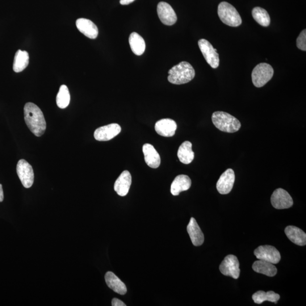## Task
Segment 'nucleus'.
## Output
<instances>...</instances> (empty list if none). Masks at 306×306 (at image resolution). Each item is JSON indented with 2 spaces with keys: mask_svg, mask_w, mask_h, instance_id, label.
I'll use <instances>...</instances> for the list:
<instances>
[{
  "mask_svg": "<svg viewBox=\"0 0 306 306\" xmlns=\"http://www.w3.org/2000/svg\"><path fill=\"white\" fill-rule=\"evenodd\" d=\"M25 123L30 131L37 137L44 135L46 122L43 113L35 104L28 102L24 107Z\"/></svg>",
  "mask_w": 306,
  "mask_h": 306,
  "instance_id": "f257e3e1",
  "label": "nucleus"
},
{
  "mask_svg": "<svg viewBox=\"0 0 306 306\" xmlns=\"http://www.w3.org/2000/svg\"><path fill=\"white\" fill-rule=\"evenodd\" d=\"M168 81L175 85L185 84L195 76V70L187 61H182L169 71Z\"/></svg>",
  "mask_w": 306,
  "mask_h": 306,
  "instance_id": "f03ea898",
  "label": "nucleus"
},
{
  "mask_svg": "<svg viewBox=\"0 0 306 306\" xmlns=\"http://www.w3.org/2000/svg\"><path fill=\"white\" fill-rule=\"evenodd\" d=\"M212 122L216 127L221 131L227 133H234L240 130L241 124L236 117L223 111L214 112Z\"/></svg>",
  "mask_w": 306,
  "mask_h": 306,
  "instance_id": "7ed1b4c3",
  "label": "nucleus"
},
{
  "mask_svg": "<svg viewBox=\"0 0 306 306\" xmlns=\"http://www.w3.org/2000/svg\"><path fill=\"white\" fill-rule=\"evenodd\" d=\"M218 14L221 21L229 26L238 27L242 24L240 14L236 8L227 2H222L219 4Z\"/></svg>",
  "mask_w": 306,
  "mask_h": 306,
  "instance_id": "20e7f679",
  "label": "nucleus"
},
{
  "mask_svg": "<svg viewBox=\"0 0 306 306\" xmlns=\"http://www.w3.org/2000/svg\"><path fill=\"white\" fill-rule=\"evenodd\" d=\"M272 66L267 63H261L256 66L252 73V80L255 86L262 87L269 82L274 76Z\"/></svg>",
  "mask_w": 306,
  "mask_h": 306,
  "instance_id": "39448f33",
  "label": "nucleus"
},
{
  "mask_svg": "<svg viewBox=\"0 0 306 306\" xmlns=\"http://www.w3.org/2000/svg\"><path fill=\"white\" fill-rule=\"evenodd\" d=\"M240 266V262L236 256L229 255L221 263L220 270L222 275L238 279L241 273Z\"/></svg>",
  "mask_w": 306,
  "mask_h": 306,
  "instance_id": "423d86ee",
  "label": "nucleus"
},
{
  "mask_svg": "<svg viewBox=\"0 0 306 306\" xmlns=\"http://www.w3.org/2000/svg\"><path fill=\"white\" fill-rule=\"evenodd\" d=\"M16 173L24 188H30L34 181V173L32 167L24 159H20L16 165Z\"/></svg>",
  "mask_w": 306,
  "mask_h": 306,
  "instance_id": "0eeeda50",
  "label": "nucleus"
},
{
  "mask_svg": "<svg viewBox=\"0 0 306 306\" xmlns=\"http://www.w3.org/2000/svg\"><path fill=\"white\" fill-rule=\"evenodd\" d=\"M198 44L208 64L214 69L218 68L220 64L219 54L215 51V48L209 41L204 39H200Z\"/></svg>",
  "mask_w": 306,
  "mask_h": 306,
  "instance_id": "6e6552de",
  "label": "nucleus"
},
{
  "mask_svg": "<svg viewBox=\"0 0 306 306\" xmlns=\"http://www.w3.org/2000/svg\"><path fill=\"white\" fill-rule=\"evenodd\" d=\"M254 255L259 260L273 264H278L281 260L279 251L275 247L270 245L259 246L254 251Z\"/></svg>",
  "mask_w": 306,
  "mask_h": 306,
  "instance_id": "1a4fd4ad",
  "label": "nucleus"
},
{
  "mask_svg": "<svg viewBox=\"0 0 306 306\" xmlns=\"http://www.w3.org/2000/svg\"><path fill=\"white\" fill-rule=\"evenodd\" d=\"M271 201L272 206L277 209L290 208L293 205L291 196L283 188H278L274 192Z\"/></svg>",
  "mask_w": 306,
  "mask_h": 306,
  "instance_id": "9d476101",
  "label": "nucleus"
},
{
  "mask_svg": "<svg viewBox=\"0 0 306 306\" xmlns=\"http://www.w3.org/2000/svg\"><path fill=\"white\" fill-rule=\"evenodd\" d=\"M157 13L161 22L167 26H172L177 21V14L168 3L159 2L157 6Z\"/></svg>",
  "mask_w": 306,
  "mask_h": 306,
  "instance_id": "9b49d317",
  "label": "nucleus"
},
{
  "mask_svg": "<svg viewBox=\"0 0 306 306\" xmlns=\"http://www.w3.org/2000/svg\"><path fill=\"white\" fill-rule=\"evenodd\" d=\"M121 131V128L119 124H111L96 129L94 136L96 140L107 141L118 135Z\"/></svg>",
  "mask_w": 306,
  "mask_h": 306,
  "instance_id": "f8f14e48",
  "label": "nucleus"
},
{
  "mask_svg": "<svg viewBox=\"0 0 306 306\" xmlns=\"http://www.w3.org/2000/svg\"><path fill=\"white\" fill-rule=\"evenodd\" d=\"M234 171L232 169L226 170L217 183V189L220 194L226 195L232 191L235 182Z\"/></svg>",
  "mask_w": 306,
  "mask_h": 306,
  "instance_id": "ddd939ff",
  "label": "nucleus"
},
{
  "mask_svg": "<svg viewBox=\"0 0 306 306\" xmlns=\"http://www.w3.org/2000/svg\"><path fill=\"white\" fill-rule=\"evenodd\" d=\"M177 129V124L171 119H163L157 121L155 125V130L163 137H173Z\"/></svg>",
  "mask_w": 306,
  "mask_h": 306,
  "instance_id": "4468645a",
  "label": "nucleus"
},
{
  "mask_svg": "<svg viewBox=\"0 0 306 306\" xmlns=\"http://www.w3.org/2000/svg\"><path fill=\"white\" fill-rule=\"evenodd\" d=\"M132 184L131 174L127 170L124 171L117 179L114 184V190L117 195L125 196L128 194Z\"/></svg>",
  "mask_w": 306,
  "mask_h": 306,
  "instance_id": "2eb2a0df",
  "label": "nucleus"
},
{
  "mask_svg": "<svg viewBox=\"0 0 306 306\" xmlns=\"http://www.w3.org/2000/svg\"><path fill=\"white\" fill-rule=\"evenodd\" d=\"M78 30L83 35L91 39H95L98 35V28L91 20L86 18H79L76 20Z\"/></svg>",
  "mask_w": 306,
  "mask_h": 306,
  "instance_id": "dca6fc26",
  "label": "nucleus"
},
{
  "mask_svg": "<svg viewBox=\"0 0 306 306\" xmlns=\"http://www.w3.org/2000/svg\"><path fill=\"white\" fill-rule=\"evenodd\" d=\"M145 161L151 168L157 169L160 166L161 157L154 146L149 144H145L142 147Z\"/></svg>",
  "mask_w": 306,
  "mask_h": 306,
  "instance_id": "f3484780",
  "label": "nucleus"
},
{
  "mask_svg": "<svg viewBox=\"0 0 306 306\" xmlns=\"http://www.w3.org/2000/svg\"><path fill=\"white\" fill-rule=\"evenodd\" d=\"M187 229L193 245L195 246H200L203 244L204 242V234L201 231L194 218H191Z\"/></svg>",
  "mask_w": 306,
  "mask_h": 306,
  "instance_id": "a211bd4d",
  "label": "nucleus"
},
{
  "mask_svg": "<svg viewBox=\"0 0 306 306\" xmlns=\"http://www.w3.org/2000/svg\"><path fill=\"white\" fill-rule=\"evenodd\" d=\"M191 184V180L187 175H180L177 176L171 184V194L174 196H178L180 192L189 190Z\"/></svg>",
  "mask_w": 306,
  "mask_h": 306,
  "instance_id": "6ab92c4d",
  "label": "nucleus"
},
{
  "mask_svg": "<svg viewBox=\"0 0 306 306\" xmlns=\"http://www.w3.org/2000/svg\"><path fill=\"white\" fill-rule=\"evenodd\" d=\"M105 281L107 286L117 294L125 295L127 292L126 285L112 272H108L105 275Z\"/></svg>",
  "mask_w": 306,
  "mask_h": 306,
  "instance_id": "aec40b11",
  "label": "nucleus"
},
{
  "mask_svg": "<svg viewBox=\"0 0 306 306\" xmlns=\"http://www.w3.org/2000/svg\"><path fill=\"white\" fill-rule=\"evenodd\" d=\"M289 240L295 244L300 246H304L306 244V234L301 229L294 226H288L285 230Z\"/></svg>",
  "mask_w": 306,
  "mask_h": 306,
  "instance_id": "412c9836",
  "label": "nucleus"
},
{
  "mask_svg": "<svg viewBox=\"0 0 306 306\" xmlns=\"http://www.w3.org/2000/svg\"><path fill=\"white\" fill-rule=\"evenodd\" d=\"M192 143L190 141H185L181 145L178 151V157L179 161L184 164H190L195 157V153L192 149Z\"/></svg>",
  "mask_w": 306,
  "mask_h": 306,
  "instance_id": "4be33fe9",
  "label": "nucleus"
},
{
  "mask_svg": "<svg viewBox=\"0 0 306 306\" xmlns=\"http://www.w3.org/2000/svg\"><path fill=\"white\" fill-rule=\"evenodd\" d=\"M129 42L132 52L137 56H141L145 51V40L141 35L134 32L129 36Z\"/></svg>",
  "mask_w": 306,
  "mask_h": 306,
  "instance_id": "5701e85b",
  "label": "nucleus"
},
{
  "mask_svg": "<svg viewBox=\"0 0 306 306\" xmlns=\"http://www.w3.org/2000/svg\"><path fill=\"white\" fill-rule=\"evenodd\" d=\"M253 269L257 273L269 277H274L278 273V269L273 264L261 260L253 264Z\"/></svg>",
  "mask_w": 306,
  "mask_h": 306,
  "instance_id": "b1692460",
  "label": "nucleus"
},
{
  "mask_svg": "<svg viewBox=\"0 0 306 306\" xmlns=\"http://www.w3.org/2000/svg\"><path fill=\"white\" fill-rule=\"evenodd\" d=\"M29 54L27 51L19 49L16 52L12 69L16 73L22 72L29 64Z\"/></svg>",
  "mask_w": 306,
  "mask_h": 306,
  "instance_id": "393cba45",
  "label": "nucleus"
},
{
  "mask_svg": "<svg viewBox=\"0 0 306 306\" xmlns=\"http://www.w3.org/2000/svg\"><path fill=\"white\" fill-rule=\"evenodd\" d=\"M280 299V295L273 291L268 292L258 291L253 296V300L254 303L257 304H262L265 301L271 302V303L277 304Z\"/></svg>",
  "mask_w": 306,
  "mask_h": 306,
  "instance_id": "a878e982",
  "label": "nucleus"
},
{
  "mask_svg": "<svg viewBox=\"0 0 306 306\" xmlns=\"http://www.w3.org/2000/svg\"><path fill=\"white\" fill-rule=\"evenodd\" d=\"M252 14L253 18L259 24L264 27L269 26L271 23V18L266 10L261 7L254 8Z\"/></svg>",
  "mask_w": 306,
  "mask_h": 306,
  "instance_id": "bb28decb",
  "label": "nucleus"
},
{
  "mask_svg": "<svg viewBox=\"0 0 306 306\" xmlns=\"http://www.w3.org/2000/svg\"><path fill=\"white\" fill-rule=\"evenodd\" d=\"M70 95L68 87L65 85L60 86L56 96V103L58 107L64 109L69 106Z\"/></svg>",
  "mask_w": 306,
  "mask_h": 306,
  "instance_id": "cd10ccee",
  "label": "nucleus"
},
{
  "mask_svg": "<svg viewBox=\"0 0 306 306\" xmlns=\"http://www.w3.org/2000/svg\"><path fill=\"white\" fill-rule=\"evenodd\" d=\"M297 46L301 50L306 51V30L302 31L297 39Z\"/></svg>",
  "mask_w": 306,
  "mask_h": 306,
  "instance_id": "c85d7f7f",
  "label": "nucleus"
},
{
  "mask_svg": "<svg viewBox=\"0 0 306 306\" xmlns=\"http://www.w3.org/2000/svg\"><path fill=\"white\" fill-rule=\"evenodd\" d=\"M112 306H126V305H125L123 303V302L118 299H114L112 301Z\"/></svg>",
  "mask_w": 306,
  "mask_h": 306,
  "instance_id": "c756f323",
  "label": "nucleus"
},
{
  "mask_svg": "<svg viewBox=\"0 0 306 306\" xmlns=\"http://www.w3.org/2000/svg\"><path fill=\"white\" fill-rule=\"evenodd\" d=\"M134 1H135V0H120V3L121 5H127L132 3Z\"/></svg>",
  "mask_w": 306,
  "mask_h": 306,
  "instance_id": "7c9ffc66",
  "label": "nucleus"
},
{
  "mask_svg": "<svg viewBox=\"0 0 306 306\" xmlns=\"http://www.w3.org/2000/svg\"><path fill=\"white\" fill-rule=\"evenodd\" d=\"M3 200V192L2 190V186L0 184V202H2Z\"/></svg>",
  "mask_w": 306,
  "mask_h": 306,
  "instance_id": "2f4dec72",
  "label": "nucleus"
}]
</instances>
